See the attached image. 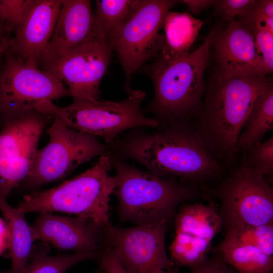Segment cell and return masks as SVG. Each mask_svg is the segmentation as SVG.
<instances>
[{
    "instance_id": "obj_1",
    "label": "cell",
    "mask_w": 273,
    "mask_h": 273,
    "mask_svg": "<svg viewBox=\"0 0 273 273\" xmlns=\"http://www.w3.org/2000/svg\"><path fill=\"white\" fill-rule=\"evenodd\" d=\"M121 148L125 156L159 177H175L197 185L223 172L202 136L185 122L169 124L157 132L135 133Z\"/></svg>"
},
{
    "instance_id": "obj_2",
    "label": "cell",
    "mask_w": 273,
    "mask_h": 273,
    "mask_svg": "<svg viewBox=\"0 0 273 273\" xmlns=\"http://www.w3.org/2000/svg\"><path fill=\"white\" fill-rule=\"evenodd\" d=\"M272 86L266 76L217 75L197 115L195 128L219 161H230L234 157L240 134L254 102Z\"/></svg>"
},
{
    "instance_id": "obj_3",
    "label": "cell",
    "mask_w": 273,
    "mask_h": 273,
    "mask_svg": "<svg viewBox=\"0 0 273 273\" xmlns=\"http://www.w3.org/2000/svg\"><path fill=\"white\" fill-rule=\"evenodd\" d=\"M111 158L116 171L114 191L121 220L136 225L174 219L178 206L203 198L197 185L159 177Z\"/></svg>"
},
{
    "instance_id": "obj_4",
    "label": "cell",
    "mask_w": 273,
    "mask_h": 273,
    "mask_svg": "<svg viewBox=\"0 0 273 273\" xmlns=\"http://www.w3.org/2000/svg\"><path fill=\"white\" fill-rule=\"evenodd\" d=\"M219 30L210 31L195 51L172 59L160 56L148 68L154 87L149 109L162 120L169 124L185 122L199 113L205 91L204 72Z\"/></svg>"
},
{
    "instance_id": "obj_5",
    "label": "cell",
    "mask_w": 273,
    "mask_h": 273,
    "mask_svg": "<svg viewBox=\"0 0 273 273\" xmlns=\"http://www.w3.org/2000/svg\"><path fill=\"white\" fill-rule=\"evenodd\" d=\"M111 158L104 155L89 169L58 186L23 196L17 208L29 212H60L86 218L104 229L109 225V202L116 187L109 171Z\"/></svg>"
},
{
    "instance_id": "obj_6",
    "label": "cell",
    "mask_w": 273,
    "mask_h": 273,
    "mask_svg": "<svg viewBox=\"0 0 273 273\" xmlns=\"http://www.w3.org/2000/svg\"><path fill=\"white\" fill-rule=\"evenodd\" d=\"M145 97L144 91L136 90L120 102L73 100L71 104L61 107L45 101L38 104L35 110L58 119L71 129L100 136L108 143L129 129L159 125L157 119L146 117L141 111Z\"/></svg>"
},
{
    "instance_id": "obj_7",
    "label": "cell",
    "mask_w": 273,
    "mask_h": 273,
    "mask_svg": "<svg viewBox=\"0 0 273 273\" xmlns=\"http://www.w3.org/2000/svg\"><path fill=\"white\" fill-rule=\"evenodd\" d=\"M179 1L137 0L131 12L108 43L117 54L128 93L133 73L160 51L164 36L159 34L169 9Z\"/></svg>"
},
{
    "instance_id": "obj_8",
    "label": "cell",
    "mask_w": 273,
    "mask_h": 273,
    "mask_svg": "<svg viewBox=\"0 0 273 273\" xmlns=\"http://www.w3.org/2000/svg\"><path fill=\"white\" fill-rule=\"evenodd\" d=\"M47 129L49 142L38 150L32 167L19 186L34 192L44 185L64 178L81 164L106 154L107 146L93 135L65 126L56 118Z\"/></svg>"
},
{
    "instance_id": "obj_9",
    "label": "cell",
    "mask_w": 273,
    "mask_h": 273,
    "mask_svg": "<svg viewBox=\"0 0 273 273\" xmlns=\"http://www.w3.org/2000/svg\"><path fill=\"white\" fill-rule=\"evenodd\" d=\"M0 67V123L35 110L40 103L70 96L65 85L51 73L6 51Z\"/></svg>"
},
{
    "instance_id": "obj_10",
    "label": "cell",
    "mask_w": 273,
    "mask_h": 273,
    "mask_svg": "<svg viewBox=\"0 0 273 273\" xmlns=\"http://www.w3.org/2000/svg\"><path fill=\"white\" fill-rule=\"evenodd\" d=\"M219 214L226 232L242 225L273 222V190L244 159L218 186Z\"/></svg>"
},
{
    "instance_id": "obj_11",
    "label": "cell",
    "mask_w": 273,
    "mask_h": 273,
    "mask_svg": "<svg viewBox=\"0 0 273 273\" xmlns=\"http://www.w3.org/2000/svg\"><path fill=\"white\" fill-rule=\"evenodd\" d=\"M52 119L48 114L34 110L1 123L0 196L4 199L28 175L40 135Z\"/></svg>"
},
{
    "instance_id": "obj_12",
    "label": "cell",
    "mask_w": 273,
    "mask_h": 273,
    "mask_svg": "<svg viewBox=\"0 0 273 273\" xmlns=\"http://www.w3.org/2000/svg\"><path fill=\"white\" fill-rule=\"evenodd\" d=\"M168 223L162 220L129 228L110 224L103 230V238L128 273L172 272L175 264L165 245Z\"/></svg>"
},
{
    "instance_id": "obj_13",
    "label": "cell",
    "mask_w": 273,
    "mask_h": 273,
    "mask_svg": "<svg viewBox=\"0 0 273 273\" xmlns=\"http://www.w3.org/2000/svg\"><path fill=\"white\" fill-rule=\"evenodd\" d=\"M112 50L96 35L59 59L43 66L67 85L73 100H99L101 80L110 64Z\"/></svg>"
},
{
    "instance_id": "obj_14",
    "label": "cell",
    "mask_w": 273,
    "mask_h": 273,
    "mask_svg": "<svg viewBox=\"0 0 273 273\" xmlns=\"http://www.w3.org/2000/svg\"><path fill=\"white\" fill-rule=\"evenodd\" d=\"M30 226L34 241H40L62 250L92 252L103 249V230L91 220L40 213Z\"/></svg>"
},
{
    "instance_id": "obj_15",
    "label": "cell",
    "mask_w": 273,
    "mask_h": 273,
    "mask_svg": "<svg viewBox=\"0 0 273 273\" xmlns=\"http://www.w3.org/2000/svg\"><path fill=\"white\" fill-rule=\"evenodd\" d=\"M62 0H32L6 51L24 62L38 67L53 34Z\"/></svg>"
},
{
    "instance_id": "obj_16",
    "label": "cell",
    "mask_w": 273,
    "mask_h": 273,
    "mask_svg": "<svg viewBox=\"0 0 273 273\" xmlns=\"http://www.w3.org/2000/svg\"><path fill=\"white\" fill-rule=\"evenodd\" d=\"M95 36L90 1L62 0L53 34L38 64L56 61Z\"/></svg>"
},
{
    "instance_id": "obj_17",
    "label": "cell",
    "mask_w": 273,
    "mask_h": 273,
    "mask_svg": "<svg viewBox=\"0 0 273 273\" xmlns=\"http://www.w3.org/2000/svg\"><path fill=\"white\" fill-rule=\"evenodd\" d=\"M212 47L220 74L236 77L261 75L254 36L238 21L234 20L223 30L219 29Z\"/></svg>"
},
{
    "instance_id": "obj_18",
    "label": "cell",
    "mask_w": 273,
    "mask_h": 273,
    "mask_svg": "<svg viewBox=\"0 0 273 273\" xmlns=\"http://www.w3.org/2000/svg\"><path fill=\"white\" fill-rule=\"evenodd\" d=\"M176 233H182L212 241L222 228L218 205L208 203L183 204L174 218Z\"/></svg>"
},
{
    "instance_id": "obj_19",
    "label": "cell",
    "mask_w": 273,
    "mask_h": 273,
    "mask_svg": "<svg viewBox=\"0 0 273 273\" xmlns=\"http://www.w3.org/2000/svg\"><path fill=\"white\" fill-rule=\"evenodd\" d=\"M0 211L6 222L9 235V250L12 267L8 273H20L28 264L32 251L33 239L31 228L24 213L11 206L0 196Z\"/></svg>"
},
{
    "instance_id": "obj_20",
    "label": "cell",
    "mask_w": 273,
    "mask_h": 273,
    "mask_svg": "<svg viewBox=\"0 0 273 273\" xmlns=\"http://www.w3.org/2000/svg\"><path fill=\"white\" fill-rule=\"evenodd\" d=\"M203 23L188 13L168 11L163 24L165 36L161 56L172 59L190 53Z\"/></svg>"
},
{
    "instance_id": "obj_21",
    "label": "cell",
    "mask_w": 273,
    "mask_h": 273,
    "mask_svg": "<svg viewBox=\"0 0 273 273\" xmlns=\"http://www.w3.org/2000/svg\"><path fill=\"white\" fill-rule=\"evenodd\" d=\"M214 251L237 273H270L273 269L272 256L252 245L224 238Z\"/></svg>"
},
{
    "instance_id": "obj_22",
    "label": "cell",
    "mask_w": 273,
    "mask_h": 273,
    "mask_svg": "<svg viewBox=\"0 0 273 273\" xmlns=\"http://www.w3.org/2000/svg\"><path fill=\"white\" fill-rule=\"evenodd\" d=\"M273 128V86L260 94L254 102L240 134L237 151H244L262 142Z\"/></svg>"
},
{
    "instance_id": "obj_23",
    "label": "cell",
    "mask_w": 273,
    "mask_h": 273,
    "mask_svg": "<svg viewBox=\"0 0 273 273\" xmlns=\"http://www.w3.org/2000/svg\"><path fill=\"white\" fill-rule=\"evenodd\" d=\"M47 245L32 249L28 263L20 273H65L71 267L81 261L94 259L99 255L92 252H77L70 254L51 256Z\"/></svg>"
},
{
    "instance_id": "obj_24",
    "label": "cell",
    "mask_w": 273,
    "mask_h": 273,
    "mask_svg": "<svg viewBox=\"0 0 273 273\" xmlns=\"http://www.w3.org/2000/svg\"><path fill=\"white\" fill-rule=\"evenodd\" d=\"M137 0H97L94 16L96 35L108 43L126 19Z\"/></svg>"
},
{
    "instance_id": "obj_25",
    "label": "cell",
    "mask_w": 273,
    "mask_h": 273,
    "mask_svg": "<svg viewBox=\"0 0 273 273\" xmlns=\"http://www.w3.org/2000/svg\"><path fill=\"white\" fill-rule=\"evenodd\" d=\"M211 246V241L208 240L176 233L169 247L171 260L174 264L190 268L207 257Z\"/></svg>"
},
{
    "instance_id": "obj_26",
    "label": "cell",
    "mask_w": 273,
    "mask_h": 273,
    "mask_svg": "<svg viewBox=\"0 0 273 273\" xmlns=\"http://www.w3.org/2000/svg\"><path fill=\"white\" fill-rule=\"evenodd\" d=\"M224 238L252 245L269 255H273V222L259 225H240L226 232Z\"/></svg>"
},
{
    "instance_id": "obj_27",
    "label": "cell",
    "mask_w": 273,
    "mask_h": 273,
    "mask_svg": "<svg viewBox=\"0 0 273 273\" xmlns=\"http://www.w3.org/2000/svg\"><path fill=\"white\" fill-rule=\"evenodd\" d=\"M238 21L251 32L258 28L266 29L273 33V1H256Z\"/></svg>"
},
{
    "instance_id": "obj_28",
    "label": "cell",
    "mask_w": 273,
    "mask_h": 273,
    "mask_svg": "<svg viewBox=\"0 0 273 273\" xmlns=\"http://www.w3.org/2000/svg\"><path fill=\"white\" fill-rule=\"evenodd\" d=\"M244 159L252 168L264 177L273 173V137L248 148Z\"/></svg>"
},
{
    "instance_id": "obj_29",
    "label": "cell",
    "mask_w": 273,
    "mask_h": 273,
    "mask_svg": "<svg viewBox=\"0 0 273 273\" xmlns=\"http://www.w3.org/2000/svg\"><path fill=\"white\" fill-rule=\"evenodd\" d=\"M255 40L256 63L261 75L266 76L273 70V33L264 28L251 32Z\"/></svg>"
},
{
    "instance_id": "obj_30",
    "label": "cell",
    "mask_w": 273,
    "mask_h": 273,
    "mask_svg": "<svg viewBox=\"0 0 273 273\" xmlns=\"http://www.w3.org/2000/svg\"><path fill=\"white\" fill-rule=\"evenodd\" d=\"M32 0H0V16L8 31L16 32Z\"/></svg>"
},
{
    "instance_id": "obj_31",
    "label": "cell",
    "mask_w": 273,
    "mask_h": 273,
    "mask_svg": "<svg viewBox=\"0 0 273 273\" xmlns=\"http://www.w3.org/2000/svg\"><path fill=\"white\" fill-rule=\"evenodd\" d=\"M256 0H218L214 6L217 13L223 20L230 22L247 11Z\"/></svg>"
},
{
    "instance_id": "obj_32",
    "label": "cell",
    "mask_w": 273,
    "mask_h": 273,
    "mask_svg": "<svg viewBox=\"0 0 273 273\" xmlns=\"http://www.w3.org/2000/svg\"><path fill=\"white\" fill-rule=\"evenodd\" d=\"M190 269L192 273H237L215 253L211 257H207L204 261Z\"/></svg>"
},
{
    "instance_id": "obj_33",
    "label": "cell",
    "mask_w": 273,
    "mask_h": 273,
    "mask_svg": "<svg viewBox=\"0 0 273 273\" xmlns=\"http://www.w3.org/2000/svg\"><path fill=\"white\" fill-rule=\"evenodd\" d=\"M100 257L101 268L105 273H128L109 247L103 248Z\"/></svg>"
},
{
    "instance_id": "obj_34",
    "label": "cell",
    "mask_w": 273,
    "mask_h": 273,
    "mask_svg": "<svg viewBox=\"0 0 273 273\" xmlns=\"http://www.w3.org/2000/svg\"><path fill=\"white\" fill-rule=\"evenodd\" d=\"M181 3L187 6L189 10L193 14H198L203 10L214 6L216 1L214 0H183Z\"/></svg>"
},
{
    "instance_id": "obj_35",
    "label": "cell",
    "mask_w": 273,
    "mask_h": 273,
    "mask_svg": "<svg viewBox=\"0 0 273 273\" xmlns=\"http://www.w3.org/2000/svg\"><path fill=\"white\" fill-rule=\"evenodd\" d=\"M9 235L8 227L4 219L0 218V255L9 249Z\"/></svg>"
},
{
    "instance_id": "obj_36",
    "label": "cell",
    "mask_w": 273,
    "mask_h": 273,
    "mask_svg": "<svg viewBox=\"0 0 273 273\" xmlns=\"http://www.w3.org/2000/svg\"><path fill=\"white\" fill-rule=\"evenodd\" d=\"M9 33L0 16V56L3 55L7 50L10 39Z\"/></svg>"
},
{
    "instance_id": "obj_37",
    "label": "cell",
    "mask_w": 273,
    "mask_h": 273,
    "mask_svg": "<svg viewBox=\"0 0 273 273\" xmlns=\"http://www.w3.org/2000/svg\"><path fill=\"white\" fill-rule=\"evenodd\" d=\"M154 273H172V272L168 271L167 270H163V269H159V270H156Z\"/></svg>"
},
{
    "instance_id": "obj_38",
    "label": "cell",
    "mask_w": 273,
    "mask_h": 273,
    "mask_svg": "<svg viewBox=\"0 0 273 273\" xmlns=\"http://www.w3.org/2000/svg\"><path fill=\"white\" fill-rule=\"evenodd\" d=\"M95 273H105V272L103 271V270L101 268V269L100 270H98L97 272H96Z\"/></svg>"
},
{
    "instance_id": "obj_39",
    "label": "cell",
    "mask_w": 273,
    "mask_h": 273,
    "mask_svg": "<svg viewBox=\"0 0 273 273\" xmlns=\"http://www.w3.org/2000/svg\"><path fill=\"white\" fill-rule=\"evenodd\" d=\"M3 55H1L0 56V67L1 66V64H2V57H3Z\"/></svg>"
},
{
    "instance_id": "obj_40",
    "label": "cell",
    "mask_w": 273,
    "mask_h": 273,
    "mask_svg": "<svg viewBox=\"0 0 273 273\" xmlns=\"http://www.w3.org/2000/svg\"><path fill=\"white\" fill-rule=\"evenodd\" d=\"M0 273H2V272H0Z\"/></svg>"
}]
</instances>
